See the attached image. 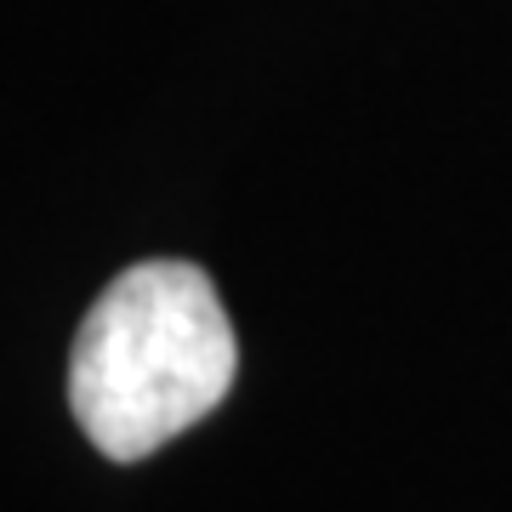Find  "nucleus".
I'll use <instances>...</instances> for the list:
<instances>
[{
    "label": "nucleus",
    "mask_w": 512,
    "mask_h": 512,
    "mask_svg": "<svg viewBox=\"0 0 512 512\" xmlns=\"http://www.w3.org/2000/svg\"><path fill=\"white\" fill-rule=\"evenodd\" d=\"M239 342L194 262H143L103 285L69 353V404L109 461H143L228 399Z\"/></svg>",
    "instance_id": "f257e3e1"
}]
</instances>
